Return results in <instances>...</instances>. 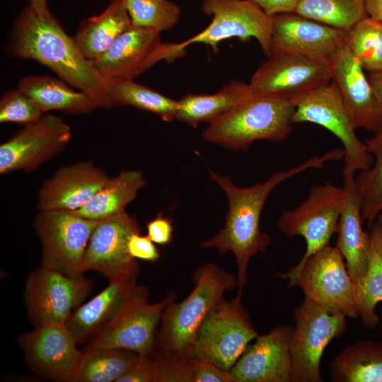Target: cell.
Segmentation results:
<instances>
[{"label": "cell", "mask_w": 382, "mask_h": 382, "mask_svg": "<svg viewBox=\"0 0 382 382\" xmlns=\"http://www.w3.org/2000/svg\"><path fill=\"white\" fill-rule=\"evenodd\" d=\"M343 158L342 149L311 157L303 163L285 170L274 173L263 183L248 187L233 183L227 176L214 171L209 179L226 195L228 209L224 227L216 235L201 244L204 248H214L221 255L231 252L237 267L238 291L248 283V267L250 258L265 251L270 244V236L260 227L262 210L271 192L284 181L309 169L323 168L326 162Z\"/></svg>", "instance_id": "cell-1"}, {"label": "cell", "mask_w": 382, "mask_h": 382, "mask_svg": "<svg viewBox=\"0 0 382 382\" xmlns=\"http://www.w3.org/2000/svg\"><path fill=\"white\" fill-rule=\"evenodd\" d=\"M6 50L13 57L33 59L47 66L89 96L97 108L115 106L108 79L84 57L74 37L67 35L52 13L40 15L27 5L13 22Z\"/></svg>", "instance_id": "cell-2"}, {"label": "cell", "mask_w": 382, "mask_h": 382, "mask_svg": "<svg viewBox=\"0 0 382 382\" xmlns=\"http://www.w3.org/2000/svg\"><path fill=\"white\" fill-rule=\"evenodd\" d=\"M194 288L182 301L169 303L164 309L156 347L161 352L192 357L197 332L212 308L226 291L238 288L237 277L208 262L194 272Z\"/></svg>", "instance_id": "cell-3"}, {"label": "cell", "mask_w": 382, "mask_h": 382, "mask_svg": "<svg viewBox=\"0 0 382 382\" xmlns=\"http://www.w3.org/2000/svg\"><path fill=\"white\" fill-rule=\"evenodd\" d=\"M294 111L290 102L252 94L210 123L202 136L234 151L245 150L257 140L281 141L291 134Z\"/></svg>", "instance_id": "cell-4"}, {"label": "cell", "mask_w": 382, "mask_h": 382, "mask_svg": "<svg viewBox=\"0 0 382 382\" xmlns=\"http://www.w3.org/2000/svg\"><path fill=\"white\" fill-rule=\"evenodd\" d=\"M280 277L297 286L305 299L348 318L359 316L354 282L337 248L328 245Z\"/></svg>", "instance_id": "cell-5"}, {"label": "cell", "mask_w": 382, "mask_h": 382, "mask_svg": "<svg viewBox=\"0 0 382 382\" xmlns=\"http://www.w3.org/2000/svg\"><path fill=\"white\" fill-rule=\"evenodd\" d=\"M243 291L221 299L209 312L196 335L192 357L230 371L250 342L258 336L242 303Z\"/></svg>", "instance_id": "cell-6"}, {"label": "cell", "mask_w": 382, "mask_h": 382, "mask_svg": "<svg viewBox=\"0 0 382 382\" xmlns=\"http://www.w3.org/2000/svg\"><path fill=\"white\" fill-rule=\"evenodd\" d=\"M149 289L136 285L115 317L91 340L86 348H113L132 350L139 355L154 353L156 332L166 307L175 294H168L161 301L149 303Z\"/></svg>", "instance_id": "cell-7"}, {"label": "cell", "mask_w": 382, "mask_h": 382, "mask_svg": "<svg viewBox=\"0 0 382 382\" xmlns=\"http://www.w3.org/2000/svg\"><path fill=\"white\" fill-rule=\"evenodd\" d=\"M346 316L306 299L294 312L295 327L290 340L292 382H322L324 350L347 329Z\"/></svg>", "instance_id": "cell-8"}, {"label": "cell", "mask_w": 382, "mask_h": 382, "mask_svg": "<svg viewBox=\"0 0 382 382\" xmlns=\"http://www.w3.org/2000/svg\"><path fill=\"white\" fill-rule=\"evenodd\" d=\"M98 222L73 212H40L33 226L42 247L41 266L69 277L83 276L86 249Z\"/></svg>", "instance_id": "cell-9"}, {"label": "cell", "mask_w": 382, "mask_h": 382, "mask_svg": "<svg viewBox=\"0 0 382 382\" xmlns=\"http://www.w3.org/2000/svg\"><path fill=\"white\" fill-rule=\"evenodd\" d=\"M293 122L318 125L341 141L343 175H354L372 165L373 157L357 136L352 117L332 82L315 89L296 103Z\"/></svg>", "instance_id": "cell-10"}, {"label": "cell", "mask_w": 382, "mask_h": 382, "mask_svg": "<svg viewBox=\"0 0 382 382\" xmlns=\"http://www.w3.org/2000/svg\"><path fill=\"white\" fill-rule=\"evenodd\" d=\"M346 197L345 189L330 182L313 187L298 207L282 212L279 230L289 238L301 236L306 251L299 262L329 245L336 233Z\"/></svg>", "instance_id": "cell-11"}, {"label": "cell", "mask_w": 382, "mask_h": 382, "mask_svg": "<svg viewBox=\"0 0 382 382\" xmlns=\"http://www.w3.org/2000/svg\"><path fill=\"white\" fill-rule=\"evenodd\" d=\"M185 42H162L159 33L132 25L98 58L96 68L108 79H134L161 61L185 54Z\"/></svg>", "instance_id": "cell-12"}, {"label": "cell", "mask_w": 382, "mask_h": 382, "mask_svg": "<svg viewBox=\"0 0 382 382\" xmlns=\"http://www.w3.org/2000/svg\"><path fill=\"white\" fill-rule=\"evenodd\" d=\"M202 10L212 16V21L203 30L185 40L187 46L203 43L217 51L219 42L224 40L254 37L266 55L271 56L272 16L253 0H204Z\"/></svg>", "instance_id": "cell-13"}, {"label": "cell", "mask_w": 382, "mask_h": 382, "mask_svg": "<svg viewBox=\"0 0 382 382\" xmlns=\"http://www.w3.org/2000/svg\"><path fill=\"white\" fill-rule=\"evenodd\" d=\"M269 57L248 83L254 95L279 98L295 105L307 94L332 81L329 61L285 54Z\"/></svg>", "instance_id": "cell-14"}, {"label": "cell", "mask_w": 382, "mask_h": 382, "mask_svg": "<svg viewBox=\"0 0 382 382\" xmlns=\"http://www.w3.org/2000/svg\"><path fill=\"white\" fill-rule=\"evenodd\" d=\"M92 281L83 276L69 277L40 267L28 276L25 301L35 326L65 323L74 309L88 296Z\"/></svg>", "instance_id": "cell-15"}, {"label": "cell", "mask_w": 382, "mask_h": 382, "mask_svg": "<svg viewBox=\"0 0 382 382\" xmlns=\"http://www.w3.org/2000/svg\"><path fill=\"white\" fill-rule=\"evenodd\" d=\"M71 129L61 117L45 113L0 145V173L32 171L62 151Z\"/></svg>", "instance_id": "cell-16"}, {"label": "cell", "mask_w": 382, "mask_h": 382, "mask_svg": "<svg viewBox=\"0 0 382 382\" xmlns=\"http://www.w3.org/2000/svg\"><path fill=\"white\" fill-rule=\"evenodd\" d=\"M141 232L137 219L126 211L99 220L90 238L83 270H94L109 281L138 277L139 265L127 249L131 233Z\"/></svg>", "instance_id": "cell-17"}, {"label": "cell", "mask_w": 382, "mask_h": 382, "mask_svg": "<svg viewBox=\"0 0 382 382\" xmlns=\"http://www.w3.org/2000/svg\"><path fill=\"white\" fill-rule=\"evenodd\" d=\"M77 344L64 323L37 326L19 339L29 366L47 379L62 382H75L83 357Z\"/></svg>", "instance_id": "cell-18"}, {"label": "cell", "mask_w": 382, "mask_h": 382, "mask_svg": "<svg viewBox=\"0 0 382 382\" xmlns=\"http://www.w3.org/2000/svg\"><path fill=\"white\" fill-rule=\"evenodd\" d=\"M271 55L285 54L315 61H329L347 42V31L296 13L272 16Z\"/></svg>", "instance_id": "cell-19"}, {"label": "cell", "mask_w": 382, "mask_h": 382, "mask_svg": "<svg viewBox=\"0 0 382 382\" xmlns=\"http://www.w3.org/2000/svg\"><path fill=\"white\" fill-rule=\"evenodd\" d=\"M336 86L356 129L374 133L382 128V111L368 76L347 43L330 60Z\"/></svg>", "instance_id": "cell-20"}, {"label": "cell", "mask_w": 382, "mask_h": 382, "mask_svg": "<svg viewBox=\"0 0 382 382\" xmlns=\"http://www.w3.org/2000/svg\"><path fill=\"white\" fill-rule=\"evenodd\" d=\"M292 331L284 325L258 335L230 370L232 382H291Z\"/></svg>", "instance_id": "cell-21"}, {"label": "cell", "mask_w": 382, "mask_h": 382, "mask_svg": "<svg viewBox=\"0 0 382 382\" xmlns=\"http://www.w3.org/2000/svg\"><path fill=\"white\" fill-rule=\"evenodd\" d=\"M110 179L91 161L61 167L43 181L37 208L43 211L75 212L84 207Z\"/></svg>", "instance_id": "cell-22"}, {"label": "cell", "mask_w": 382, "mask_h": 382, "mask_svg": "<svg viewBox=\"0 0 382 382\" xmlns=\"http://www.w3.org/2000/svg\"><path fill=\"white\" fill-rule=\"evenodd\" d=\"M343 182L346 197L336 231V247L345 261L356 291L367 272L370 235L362 228L361 200L355 176L344 175Z\"/></svg>", "instance_id": "cell-23"}, {"label": "cell", "mask_w": 382, "mask_h": 382, "mask_svg": "<svg viewBox=\"0 0 382 382\" xmlns=\"http://www.w3.org/2000/svg\"><path fill=\"white\" fill-rule=\"evenodd\" d=\"M137 278L109 281L103 291L73 311L64 324L77 343L93 337L115 317L137 285Z\"/></svg>", "instance_id": "cell-24"}, {"label": "cell", "mask_w": 382, "mask_h": 382, "mask_svg": "<svg viewBox=\"0 0 382 382\" xmlns=\"http://www.w3.org/2000/svg\"><path fill=\"white\" fill-rule=\"evenodd\" d=\"M132 25L124 0H111L100 14L81 21L73 37L84 57L93 62Z\"/></svg>", "instance_id": "cell-25"}, {"label": "cell", "mask_w": 382, "mask_h": 382, "mask_svg": "<svg viewBox=\"0 0 382 382\" xmlns=\"http://www.w3.org/2000/svg\"><path fill=\"white\" fill-rule=\"evenodd\" d=\"M61 79L48 75L22 77L18 88L46 113L59 110L72 115H85L97 108L91 98L83 91H76Z\"/></svg>", "instance_id": "cell-26"}, {"label": "cell", "mask_w": 382, "mask_h": 382, "mask_svg": "<svg viewBox=\"0 0 382 382\" xmlns=\"http://www.w3.org/2000/svg\"><path fill=\"white\" fill-rule=\"evenodd\" d=\"M252 94L249 84L238 81L213 94H188L178 100L175 119L194 127L212 123Z\"/></svg>", "instance_id": "cell-27"}, {"label": "cell", "mask_w": 382, "mask_h": 382, "mask_svg": "<svg viewBox=\"0 0 382 382\" xmlns=\"http://www.w3.org/2000/svg\"><path fill=\"white\" fill-rule=\"evenodd\" d=\"M333 382H382V341L362 340L345 347L330 364Z\"/></svg>", "instance_id": "cell-28"}, {"label": "cell", "mask_w": 382, "mask_h": 382, "mask_svg": "<svg viewBox=\"0 0 382 382\" xmlns=\"http://www.w3.org/2000/svg\"><path fill=\"white\" fill-rule=\"evenodd\" d=\"M146 180L137 170H123L110 178L93 197L82 208L73 212L91 220L99 221L125 211Z\"/></svg>", "instance_id": "cell-29"}, {"label": "cell", "mask_w": 382, "mask_h": 382, "mask_svg": "<svg viewBox=\"0 0 382 382\" xmlns=\"http://www.w3.org/2000/svg\"><path fill=\"white\" fill-rule=\"evenodd\" d=\"M367 272L356 289V297L363 325L374 328L379 323L376 306L382 301V224L376 220L371 226Z\"/></svg>", "instance_id": "cell-30"}, {"label": "cell", "mask_w": 382, "mask_h": 382, "mask_svg": "<svg viewBox=\"0 0 382 382\" xmlns=\"http://www.w3.org/2000/svg\"><path fill=\"white\" fill-rule=\"evenodd\" d=\"M139 357V354L128 349L86 348L75 382H116Z\"/></svg>", "instance_id": "cell-31"}, {"label": "cell", "mask_w": 382, "mask_h": 382, "mask_svg": "<svg viewBox=\"0 0 382 382\" xmlns=\"http://www.w3.org/2000/svg\"><path fill=\"white\" fill-rule=\"evenodd\" d=\"M108 90L115 105L134 107L157 115L164 121L175 119L178 100L134 79H108Z\"/></svg>", "instance_id": "cell-32"}, {"label": "cell", "mask_w": 382, "mask_h": 382, "mask_svg": "<svg viewBox=\"0 0 382 382\" xmlns=\"http://www.w3.org/2000/svg\"><path fill=\"white\" fill-rule=\"evenodd\" d=\"M294 13L347 32L368 16L366 0H301Z\"/></svg>", "instance_id": "cell-33"}, {"label": "cell", "mask_w": 382, "mask_h": 382, "mask_svg": "<svg viewBox=\"0 0 382 382\" xmlns=\"http://www.w3.org/2000/svg\"><path fill=\"white\" fill-rule=\"evenodd\" d=\"M373 157L371 167L359 172L355 182L361 200L362 221L372 224L382 212V128L364 142Z\"/></svg>", "instance_id": "cell-34"}, {"label": "cell", "mask_w": 382, "mask_h": 382, "mask_svg": "<svg viewBox=\"0 0 382 382\" xmlns=\"http://www.w3.org/2000/svg\"><path fill=\"white\" fill-rule=\"evenodd\" d=\"M346 43L365 71H382L381 21L364 18L348 31Z\"/></svg>", "instance_id": "cell-35"}, {"label": "cell", "mask_w": 382, "mask_h": 382, "mask_svg": "<svg viewBox=\"0 0 382 382\" xmlns=\"http://www.w3.org/2000/svg\"><path fill=\"white\" fill-rule=\"evenodd\" d=\"M134 26L158 33L172 29L179 21L180 8L170 0H124Z\"/></svg>", "instance_id": "cell-36"}, {"label": "cell", "mask_w": 382, "mask_h": 382, "mask_svg": "<svg viewBox=\"0 0 382 382\" xmlns=\"http://www.w3.org/2000/svg\"><path fill=\"white\" fill-rule=\"evenodd\" d=\"M151 357L152 382H194V358L158 351Z\"/></svg>", "instance_id": "cell-37"}, {"label": "cell", "mask_w": 382, "mask_h": 382, "mask_svg": "<svg viewBox=\"0 0 382 382\" xmlns=\"http://www.w3.org/2000/svg\"><path fill=\"white\" fill-rule=\"evenodd\" d=\"M45 113L18 88L6 91L0 100V122L23 126L39 120Z\"/></svg>", "instance_id": "cell-38"}, {"label": "cell", "mask_w": 382, "mask_h": 382, "mask_svg": "<svg viewBox=\"0 0 382 382\" xmlns=\"http://www.w3.org/2000/svg\"><path fill=\"white\" fill-rule=\"evenodd\" d=\"M140 231L130 234L127 241L129 255L135 258L148 262H156L160 257V253L155 243L146 236H141Z\"/></svg>", "instance_id": "cell-39"}, {"label": "cell", "mask_w": 382, "mask_h": 382, "mask_svg": "<svg viewBox=\"0 0 382 382\" xmlns=\"http://www.w3.org/2000/svg\"><path fill=\"white\" fill-rule=\"evenodd\" d=\"M194 382H232L229 371L194 357Z\"/></svg>", "instance_id": "cell-40"}, {"label": "cell", "mask_w": 382, "mask_h": 382, "mask_svg": "<svg viewBox=\"0 0 382 382\" xmlns=\"http://www.w3.org/2000/svg\"><path fill=\"white\" fill-rule=\"evenodd\" d=\"M147 236L156 244H169L173 238V221L159 214L146 224Z\"/></svg>", "instance_id": "cell-41"}, {"label": "cell", "mask_w": 382, "mask_h": 382, "mask_svg": "<svg viewBox=\"0 0 382 382\" xmlns=\"http://www.w3.org/2000/svg\"><path fill=\"white\" fill-rule=\"evenodd\" d=\"M116 382H152L151 357L141 356Z\"/></svg>", "instance_id": "cell-42"}, {"label": "cell", "mask_w": 382, "mask_h": 382, "mask_svg": "<svg viewBox=\"0 0 382 382\" xmlns=\"http://www.w3.org/2000/svg\"><path fill=\"white\" fill-rule=\"evenodd\" d=\"M270 16L294 13L301 0H253Z\"/></svg>", "instance_id": "cell-43"}, {"label": "cell", "mask_w": 382, "mask_h": 382, "mask_svg": "<svg viewBox=\"0 0 382 382\" xmlns=\"http://www.w3.org/2000/svg\"><path fill=\"white\" fill-rule=\"evenodd\" d=\"M368 78L375 97L382 111V71L369 72Z\"/></svg>", "instance_id": "cell-44"}, {"label": "cell", "mask_w": 382, "mask_h": 382, "mask_svg": "<svg viewBox=\"0 0 382 382\" xmlns=\"http://www.w3.org/2000/svg\"><path fill=\"white\" fill-rule=\"evenodd\" d=\"M368 16L382 22V0H366Z\"/></svg>", "instance_id": "cell-45"}, {"label": "cell", "mask_w": 382, "mask_h": 382, "mask_svg": "<svg viewBox=\"0 0 382 382\" xmlns=\"http://www.w3.org/2000/svg\"><path fill=\"white\" fill-rule=\"evenodd\" d=\"M40 15H47L51 13L46 0H30L29 4Z\"/></svg>", "instance_id": "cell-46"}, {"label": "cell", "mask_w": 382, "mask_h": 382, "mask_svg": "<svg viewBox=\"0 0 382 382\" xmlns=\"http://www.w3.org/2000/svg\"><path fill=\"white\" fill-rule=\"evenodd\" d=\"M376 220L382 224V212L378 214Z\"/></svg>", "instance_id": "cell-47"}]
</instances>
